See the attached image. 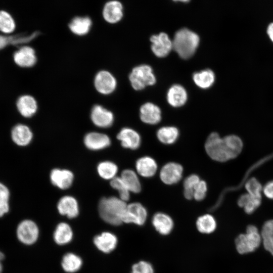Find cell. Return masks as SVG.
Listing matches in <instances>:
<instances>
[{"instance_id":"cell-1","label":"cell","mask_w":273,"mask_h":273,"mask_svg":"<svg viewBox=\"0 0 273 273\" xmlns=\"http://www.w3.org/2000/svg\"><path fill=\"white\" fill-rule=\"evenodd\" d=\"M126 206V202L119 198L104 197L99 203V213L102 219L107 223L119 225L123 223L122 217Z\"/></svg>"},{"instance_id":"cell-2","label":"cell","mask_w":273,"mask_h":273,"mask_svg":"<svg viewBox=\"0 0 273 273\" xmlns=\"http://www.w3.org/2000/svg\"><path fill=\"white\" fill-rule=\"evenodd\" d=\"M199 42L200 38L197 33L187 28H182L174 35L173 49L180 58L189 59L195 53Z\"/></svg>"},{"instance_id":"cell-3","label":"cell","mask_w":273,"mask_h":273,"mask_svg":"<svg viewBox=\"0 0 273 273\" xmlns=\"http://www.w3.org/2000/svg\"><path fill=\"white\" fill-rule=\"evenodd\" d=\"M205 150L212 160L225 162L235 157L224 137L221 138L215 132L211 133L205 143Z\"/></svg>"},{"instance_id":"cell-4","label":"cell","mask_w":273,"mask_h":273,"mask_svg":"<svg viewBox=\"0 0 273 273\" xmlns=\"http://www.w3.org/2000/svg\"><path fill=\"white\" fill-rule=\"evenodd\" d=\"M235 246L238 252L245 254L254 251L261 243V236L258 228L250 224L246 228V233L239 235L236 238Z\"/></svg>"},{"instance_id":"cell-5","label":"cell","mask_w":273,"mask_h":273,"mask_svg":"<svg viewBox=\"0 0 273 273\" xmlns=\"http://www.w3.org/2000/svg\"><path fill=\"white\" fill-rule=\"evenodd\" d=\"M130 83L135 90H142L156 82V77L152 68L148 65L134 67L129 75Z\"/></svg>"},{"instance_id":"cell-6","label":"cell","mask_w":273,"mask_h":273,"mask_svg":"<svg viewBox=\"0 0 273 273\" xmlns=\"http://www.w3.org/2000/svg\"><path fill=\"white\" fill-rule=\"evenodd\" d=\"M39 230L32 220L25 219L20 221L16 226V236L18 241L26 246H32L37 241Z\"/></svg>"},{"instance_id":"cell-7","label":"cell","mask_w":273,"mask_h":273,"mask_svg":"<svg viewBox=\"0 0 273 273\" xmlns=\"http://www.w3.org/2000/svg\"><path fill=\"white\" fill-rule=\"evenodd\" d=\"M147 217L146 208L140 203L133 202L127 204L122 217V222L142 226L146 222Z\"/></svg>"},{"instance_id":"cell-8","label":"cell","mask_w":273,"mask_h":273,"mask_svg":"<svg viewBox=\"0 0 273 273\" xmlns=\"http://www.w3.org/2000/svg\"><path fill=\"white\" fill-rule=\"evenodd\" d=\"M94 84L97 91L104 95L112 94L117 86V81L114 76L109 71L101 70L95 75Z\"/></svg>"},{"instance_id":"cell-9","label":"cell","mask_w":273,"mask_h":273,"mask_svg":"<svg viewBox=\"0 0 273 273\" xmlns=\"http://www.w3.org/2000/svg\"><path fill=\"white\" fill-rule=\"evenodd\" d=\"M183 167L179 163L170 162L164 164L160 171V178L165 184L172 185L180 180L183 174Z\"/></svg>"},{"instance_id":"cell-10","label":"cell","mask_w":273,"mask_h":273,"mask_svg":"<svg viewBox=\"0 0 273 273\" xmlns=\"http://www.w3.org/2000/svg\"><path fill=\"white\" fill-rule=\"evenodd\" d=\"M150 41L153 53L159 58L166 57L173 49L172 40L164 32L152 35Z\"/></svg>"},{"instance_id":"cell-11","label":"cell","mask_w":273,"mask_h":273,"mask_svg":"<svg viewBox=\"0 0 273 273\" xmlns=\"http://www.w3.org/2000/svg\"><path fill=\"white\" fill-rule=\"evenodd\" d=\"M13 60L17 66L26 68L35 65L37 57L34 49L25 46L20 47L14 52Z\"/></svg>"},{"instance_id":"cell-12","label":"cell","mask_w":273,"mask_h":273,"mask_svg":"<svg viewBox=\"0 0 273 273\" xmlns=\"http://www.w3.org/2000/svg\"><path fill=\"white\" fill-rule=\"evenodd\" d=\"M90 118L95 125L101 128H108L113 123V113L101 105H95L91 110Z\"/></svg>"},{"instance_id":"cell-13","label":"cell","mask_w":273,"mask_h":273,"mask_svg":"<svg viewBox=\"0 0 273 273\" xmlns=\"http://www.w3.org/2000/svg\"><path fill=\"white\" fill-rule=\"evenodd\" d=\"M151 222L156 232L162 236L170 235L174 226V221L171 217L162 212L155 213L152 218Z\"/></svg>"},{"instance_id":"cell-14","label":"cell","mask_w":273,"mask_h":273,"mask_svg":"<svg viewBox=\"0 0 273 273\" xmlns=\"http://www.w3.org/2000/svg\"><path fill=\"white\" fill-rule=\"evenodd\" d=\"M17 111L24 118H30L37 111L38 104L36 99L31 95L20 96L16 102Z\"/></svg>"},{"instance_id":"cell-15","label":"cell","mask_w":273,"mask_h":273,"mask_svg":"<svg viewBox=\"0 0 273 273\" xmlns=\"http://www.w3.org/2000/svg\"><path fill=\"white\" fill-rule=\"evenodd\" d=\"M117 138L120 141L123 147L131 150L138 149L141 144L140 134L135 130L129 127L122 128L117 134Z\"/></svg>"},{"instance_id":"cell-16","label":"cell","mask_w":273,"mask_h":273,"mask_svg":"<svg viewBox=\"0 0 273 273\" xmlns=\"http://www.w3.org/2000/svg\"><path fill=\"white\" fill-rule=\"evenodd\" d=\"M83 142L87 148L94 151L105 149L111 144L108 135L95 131L87 133L84 137Z\"/></svg>"},{"instance_id":"cell-17","label":"cell","mask_w":273,"mask_h":273,"mask_svg":"<svg viewBox=\"0 0 273 273\" xmlns=\"http://www.w3.org/2000/svg\"><path fill=\"white\" fill-rule=\"evenodd\" d=\"M123 6L119 1H110L107 2L104 7L103 16L107 22L115 24L122 19L123 16Z\"/></svg>"},{"instance_id":"cell-18","label":"cell","mask_w":273,"mask_h":273,"mask_svg":"<svg viewBox=\"0 0 273 273\" xmlns=\"http://www.w3.org/2000/svg\"><path fill=\"white\" fill-rule=\"evenodd\" d=\"M50 179L53 185L60 189L65 190L72 185L74 175L69 170L55 168L51 172Z\"/></svg>"},{"instance_id":"cell-19","label":"cell","mask_w":273,"mask_h":273,"mask_svg":"<svg viewBox=\"0 0 273 273\" xmlns=\"http://www.w3.org/2000/svg\"><path fill=\"white\" fill-rule=\"evenodd\" d=\"M140 116L143 122L154 125L160 121L161 112L157 105L152 103H146L140 108Z\"/></svg>"},{"instance_id":"cell-20","label":"cell","mask_w":273,"mask_h":273,"mask_svg":"<svg viewBox=\"0 0 273 273\" xmlns=\"http://www.w3.org/2000/svg\"><path fill=\"white\" fill-rule=\"evenodd\" d=\"M57 209L60 214L69 218L77 217L79 211L77 200L71 196L62 197L58 202Z\"/></svg>"},{"instance_id":"cell-21","label":"cell","mask_w":273,"mask_h":273,"mask_svg":"<svg viewBox=\"0 0 273 273\" xmlns=\"http://www.w3.org/2000/svg\"><path fill=\"white\" fill-rule=\"evenodd\" d=\"M11 138L15 144L24 147L30 144L33 138L30 128L24 124H17L11 130Z\"/></svg>"},{"instance_id":"cell-22","label":"cell","mask_w":273,"mask_h":273,"mask_svg":"<svg viewBox=\"0 0 273 273\" xmlns=\"http://www.w3.org/2000/svg\"><path fill=\"white\" fill-rule=\"evenodd\" d=\"M137 173L142 177L150 178L156 173L158 165L152 157L145 156L139 158L135 163Z\"/></svg>"},{"instance_id":"cell-23","label":"cell","mask_w":273,"mask_h":273,"mask_svg":"<svg viewBox=\"0 0 273 273\" xmlns=\"http://www.w3.org/2000/svg\"><path fill=\"white\" fill-rule=\"evenodd\" d=\"M94 243L102 252L108 253L114 250L118 243L117 237L110 232H103L95 237Z\"/></svg>"},{"instance_id":"cell-24","label":"cell","mask_w":273,"mask_h":273,"mask_svg":"<svg viewBox=\"0 0 273 273\" xmlns=\"http://www.w3.org/2000/svg\"><path fill=\"white\" fill-rule=\"evenodd\" d=\"M188 94L185 88L179 84L171 86L167 93V100L169 104L174 107L183 106L187 102Z\"/></svg>"},{"instance_id":"cell-25","label":"cell","mask_w":273,"mask_h":273,"mask_svg":"<svg viewBox=\"0 0 273 273\" xmlns=\"http://www.w3.org/2000/svg\"><path fill=\"white\" fill-rule=\"evenodd\" d=\"M197 231L203 235H210L214 233L217 228V221L210 214H205L199 216L196 221Z\"/></svg>"},{"instance_id":"cell-26","label":"cell","mask_w":273,"mask_h":273,"mask_svg":"<svg viewBox=\"0 0 273 273\" xmlns=\"http://www.w3.org/2000/svg\"><path fill=\"white\" fill-rule=\"evenodd\" d=\"M92 25L90 18L78 16L74 18L69 24L70 31L77 35L83 36L88 33Z\"/></svg>"},{"instance_id":"cell-27","label":"cell","mask_w":273,"mask_h":273,"mask_svg":"<svg viewBox=\"0 0 273 273\" xmlns=\"http://www.w3.org/2000/svg\"><path fill=\"white\" fill-rule=\"evenodd\" d=\"M120 177L130 192L135 194L141 192V184L135 171L129 169H125L122 171Z\"/></svg>"},{"instance_id":"cell-28","label":"cell","mask_w":273,"mask_h":273,"mask_svg":"<svg viewBox=\"0 0 273 273\" xmlns=\"http://www.w3.org/2000/svg\"><path fill=\"white\" fill-rule=\"evenodd\" d=\"M54 239L58 245H65L72 239L73 232L70 226L67 223H59L54 233Z\"/></svg>"},{"instance_id":"cell-29","label":"cell","mask_w":273,"mask_h":273,"mask_svg":"<svg viewBox=\"0 0 273 273\" xmlns=\"http://www.w3.org/2000/svg\"><path fill=\"white\" fill-rule=\"evenodd\" d=\"M215 79L214 72L208 69L195 72L193 75V79L195 83L202 89L211 87L214 83Z\"/></svg>"},{"instance_id":"cell-30","label":"cell","mask_w":273,"mask_h":273,"mask_svg":"<svg viewBox=\"0 0 273 273\" xmlns=\"http://www.w3.org/2000/svg\"><path fill=\"white\" fill-rule=\"evenodd\" d=\"M156 135L161 143L165 145H172L178 139L179 131L174 126H163L157 130Z\"/></svg>"},{"instance_id":"cell-31","label":"cell","mask_w":273,"mask_h":273,"mask_svg":"<svg viewBox=\"0 0 273 273\" xmlns=\"http://www.w3.org/2000/svg\"><path fill=\"white\" fill-rule=\"evenodd\" d=\"M260 234L264 249L273 256V219L264 223Z\"/></svg>"},{"instance_id":"cell-32","label":"cell","mask_w":273,"mask_h":273,"mask_svg":"<svg viewBox=\"0 0 273 273\" xmlns=\"http://www.w3.org/2000/svg\"><path fill=\"white\" fill-rule=\"evenodd\" d=\"M82 264V261L81 258L72 253H68L64 255L61 262L63 269L69 273L78 271Z\"/></svg>"},{"instance_id":"cell-33","label":"cell","mask_w":273,"mask_h":273,"mask_svg":"<svg viewBox=\"0 0 273 273\" xmlns=\"http://www.w3.org/2000/svg\"><path fill=\"white\" fill-rule=\"evenodd\" d=\"M97 171L102 178L111 180L116 176L118 172V167L114 163L105 161L99 163L97 166Z\"/></svg>"},{"instance_id":"cell-34","label":"cell","mask_w":273,"mask_h":273,"mask_svg":"<svg viewBox=\"0 0 273 273\" xmlns=\"http://www.w3.org/2000/svg\"><path fill=\"white\" fill-rule=\"evenodd\" d=\"M15 28V22L11 14L7 11H0V31L5 34H10Z\"/></svg>"},{"instance_id":"cell-35","label":"cell","mask_w":273,"mask_h":273,"mask_svg":"<svg viewBox=\"0 0 273 273\" xmlns=\"http://www.w3.org/2000/svg\"><path fill=\"white\" fill-rule=\"evenodd\" d=\"M200 180L199 176L195 174H192L185 179L183 186L186 199L191 200L193 198L194 189Z\"/></svg>"},{"instance_id":"cell-36","label":"cell","mask_w":273,"mask_h":273,"mask_svg":"<svg viewBox=\"0 0 273 273\" xmlns=\"http://www.w3.org/2000/svg\"><path fill=\"white\" fill-rule=\"evenodd\" d=\"M110 186L117 191L119 198L127 202L130 198V193L120 177L116 176L110 180Z\"/></svg>"},{"instance_id":"cell-37","label":"cell","mask_w":273,"mask_h":273,"mask_svg":"<svg viewBox=\"0 0 273 273\" xmlns=\"http://www.w3.org/2000/svg\"><path fill=\"white\" fill-rule=\"evenodd\" d=\"M245 188L250 196L262 198L263 186L255 177L249 178L245 184Z\"/></svg>"},{"instance_id":"cell-38","label":"cell","mask_w":273,"mask_h":273,"mask_svg":"<svg viewBox=\"0 0 273 273\" xmlns=\"http://www.w3.org/2000/svg\"><path fill=\"white\" fill-rule=\"evenodd\" d=\"M10 196L9 189L4 184L0 183V218L9 211Z\"/></svg>"},{"instance_id":"cell-39","label":"cell","mask_w":273,"mask_h":273,"mask_svg":"<svg viewBox=\"0 0 273 273\" xmlns=\"http://www.w3.org/2000/svg\"><path fill=\"white\" fill-rule=\"evenodd\" d=\"M130 273H155V269L150 262L141 260L132 264Z\"/></svg>"},{"instance_id":"cell-40","label":"cell","mask_w":273,"mask_h":273,"mask_svg":"<svg viewBox=\"0 0 273 273\" xmlns=\"http://www.w3.org/2000/svg\"><path fill=\"white\" fill-rule=\"evenodd\" d=\"M207 192V183L203 180H200L194 189L193 198L196 201H202L205 198Z\"/></svg>"},{"instance_id":"cell-41","label":"cell","mask_w":273,"mask_h":273,"mask_svg":"<svg viewBox=\"0 0 273 273\" xmlns=\"http://www.w3.org/2000/svg\"><path fill=\"white\" fill-rule=\"evenodd\" d=\"M262 198L253 197L250 198L243 208L244 211L248 214L253 213L261 205Z\"/></svg>"},{"instance_id":"cell-42","label":"cell","mask_w":273,"mask_h":273,"mask_svg":"<svg viewBox=\"0 0 273 273\" xmlns=\"http://www.w3.org/2000/svg\"><path fill=\"white\" fill-rule=\"evenodd\" d=\"M262 195L268 199L273 200V179L263 186Z\"/></svg>"},{"instance_id":"cell-43","label":"cell","mask_w":273,"mask_h":273,"mask_svg":"<svg viewBox=\"0 0 273 273\" xmlns=\"http://www.w3.org/2000/svg\"><path fill=\"white\" fill-rule=\"evenodd\" d=\"M250 198V196L247 193L242 194L238 198L237 201L238 205L243 208L248 203Z\"/></svg>"},{"instance_id":"cell-44","label":"cell","mask_w":273,"mask_h":273,"mask_svg":"<svg viewBox=\"0 0 273 273\" xmlns=\"http://www.w3.org/2000/svg\"><path fill=\"white\" fill-rule=\"evenodd\" d=\"M266 33L269 39L273 43V22L269 23L268 25Z\"/></svg>"},{"instance_id":"cell-45","label":"cell","mask_w":273,"mask_h":273,"mask_svg":"<svg viewBox=\"0 0 273 273\" xmlns=\"http://www.w3.org/2000/svg\"><path fill=\"white\" fill-rule=\"evenodd\" d=\"M5 254L1 250H0V273H2L3 271V261L5 260Z\"/></svg>"},{"instance_id":"cell-46","label":"cell","mask_w":273,"mask_h":273,"mask_svg":"<svg viewBox=\"0 0 273 273\" xmlns=\"http://www.w3.org/2000/svg\"><path fill=\"white\" fill-rule=\"evenodd\" d=\"M175 2H188L190 0H173Z\"/></svg>"}]
</instances>
